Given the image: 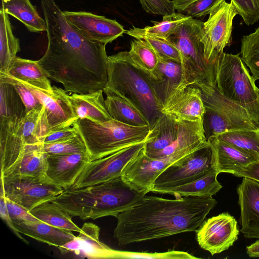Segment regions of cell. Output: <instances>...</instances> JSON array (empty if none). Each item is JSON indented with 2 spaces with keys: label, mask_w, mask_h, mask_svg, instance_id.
I'll return each mask as SVG.
<instances>
[{
  "label": "cell",
  "mask_w": 259,
  "mask_h": 259,
  "mask_svg": "<svg viewBox=\"0 0 259 259\" xmlns=\"http://www.w3.org/2000/svg\"><path fill=\"white\" fill-rule=\"evenodd\" d=\"M216 204L209 196L168 199L145 195L140 204L115 217L114 237L124 245L196 231Z\"/></svg>",
  "instance_id": "6da1fadb"
},
{
  "label": "cell",
  "mask_w": 259,
  "mask_h": 259,
  "mask_svg": "<svg viewBox=\"0 0 259 259\" xmlns=\"http://www.w3.org/2000/svg\"><path fill=\"white\" fill-rule=\"evenodd\" d=\"M106 44L85 37H66L49 42L37 60L47 76L66 92L86 94L103 90L107 82Z\"/></svg>",
  "instance_id": "7a4b0ae2"
},
{
  "label": "cell",
  "mask_w": 259,
  "mask_h": 259,
  "mask_svg": "<svg viewBox=\"0 0 259 259\" xmlns=\"http://www.w3.org/2000/svg\"><path fill=\"white\" fill-rule=\"evenodd\" d=\"M146 193L126 183L121 176L95 185L68 189L50 201L72 217L82 220L115 217L140 204Z\"/></svg>",
  "instance_id": "3957f363"
},
{
  "label": "cell",
  "mask_w": 259,
  "mask_h": 259,
  "mask_svg": "<svg viewBox=\"0 0 259 259\" xmlns=\"http://www.w3.org/2000/svg\"><path fill=\"white\" fill-rule=\"evenodd\" d=\"M106 94L118 95L135 105L148 121L150 129L162 114L149 77L130 60L127 51L108 56Z\"/></svg>",
  "instance_id": "277c9868"
},
{
  "label": "cell",
  "mask_w": 259,
  "mask_h": 259,
  "mask_svg": "<svg viewBox=\"0 0 259 259\" xmlns=\"http://www.w3.org/2000/svg\"><path fill=\"white\" fill-rule=\"evenodd\" d=\"M203 25L202 21L190 18L167 39L175 45L181 54L182 81L179 87L192 85L202 92L209 93L217 85V60L205 58L200 38Z\"/></svg>",
  "instance_id": "5b68a950"
},
{
  "label": "cell",
  "mask_w": 259,
  "mask_h": 259,
  "mask_svg": "<svg viewBox=\"0 0 259 259\" xmlns=\"http://www.w3.org/2000/svg\"><path fill=\"white\" fill-rule=\"evenodd\" d=\"M72 125L83 140L91 160L145 142L151 132L149 126H132L113 119L101 122L78 119Z\"/></svg>",
  "instance_id": "8992f818"
},
{
  "label": "cell",
  "mask_w": 259,
  "mask_h": 259,
  "mask_svg": "<svg viewBox=\"0 0 259 259\" xmlns=\"http://www.w3.org/2000/svg\"><path fill=\"white\" fill-rule=\"evenodd\" d=\"M249 73L239 54L224 52L216 63V83L219 92L226 98L240 105L250 119L259 125V88Z\"/></svg>",
  "instance_id": "52a82bcc"
},
{
  "label": "cell",
  "mask_w": 259,
  "mask_h": 259,
  "mask_svg": "<svg viewBox=\"0 0 259 259\" xmlns=\"http://www.w3.org/2000/svg\"><path fill=\"white\" fill-rule=\"evenodd\" d=\"M201 95L205 107L202 120L206 140L229 131L259 127L250 119L246 110L224 96L217 85L212 92H201Z\"/></svg>",
  "instance_id": "ba28073f"
},
{
  "label": "cell",
  "mask_w": 259,
  "mask_h": 259,
  "mask_svg": "<svg viewBox=\"0 0 259 259\" xmlns=\"http://www.w3.org/2000/svg\"><path fill=\"white\" fill-rule=\"evenodd\" d=\"M215 170L214 151L207 141L166 168L155 181L151 192L191 182Z\"/></svg>",
  "instance_id": "9c48e42d"
},
{
  "label": "cell",
  "mask_w": 259,
  "mask_h": 259,
  "mask_svg": "<svg viewBox=\"0 0 259 259\" xmlns=\"http://www.w3.org/2000/svg\"><path fill=\"white\" fill-rule=\"evenodd\" d=\"M63 190L46 177L1 176L0 193L29 211L42 203L51 201Z\"/></svg>",
  "instance_id": "30bf717a"
},
{
  "label": "cell",
  "mask_w": 259,
  "mask_h": 259,
  "mask_svg": "<svg viewBox=\"0 0 259 259\" xmlns=\"http://www.w3.org/2000/svg\"><path fill=\"white\" fill-rule=\"evenodd\" d=\"M207 141L197 143L168 156L152 158L144 153V148L123 169L122 178L139 191L151 192L157 178L170 165L200 148Z\"/></svg>",
  "instance_id": "8fae6325"
},
{
  "label": "cell",
  "mask_w": 259,
  "mask_h": 259,
  "mask_svg": "<svg viewBox=\"0 0 259 259\" xmlns=\"http://www.w3.org/2000/svg\"><path fill=\"white\" fill-rule=\"evenodd\" d=\"M237 11L232 2L224 1L217 5L203 22L200 38L204 47L205 58L216 61L224 49L230 45L233 21Z\"/></svg>",
  "instance_id": "7c38bea8"
},
{
  "label": "cell",
  "mask_w": 259,
  "mask_h": 259,
  "mask_svg": "<svg viewBox=\"0 0 259 259\" xmlns=\"http://www.w3.org/2000/svg\"><path fill=\"white\" fill-rule=\"evenodd\" d=\"M145 142L91 160L86 164L69 189H75L91 186L120 177L127 163L137 156L144 147Z\"/></svg>",
  "instance_id": "4fadbf2b"
},
{
  "label": "cell",
  "mask_w": 259,
  "mask_h": 259,
  "mask_svg": "<svg viewBox=\"0 0 259 259\" xmlns=\"http://www.w3.org/2000/svg\"><path fill=\"white\" fill-rule=\"evenodd\" d=\"M196 232L199 245L212 255L232 246L239 234L236 220L228 212L204 221Z\"/></svg>",
  "instance_id": "5bb4252c"
},
{
  "label": "cell",
  "mask_w": 259,
  "mask_h": 259,
  "mask_svg": "<svg viewBox=\"0 0 259 259\" xmlns=\"http://www.w3.org/2000/svg\"><path fill=\"white\" fill-rule=\"evenodd\" d=\"M21 81L34 94L42 105L43 116L48 133L57 128L71 126L78 119L70 102L69 95L64 90L53 86L52 92H50Z\"/></svg>",
  "instance_id": "9a60e30c"
},
{
  "label": "cell",
  "mask_w": 259,
  "mask_h": 259,
  "mask_svg": "<svg viewBox=\"0 0 259 259\" xmlns=\"http://www.w3.org/2000/svg\"><path fill=\"white\" fill-rule=\"evenodd\" d=\"M67 21L83 36L107 44L122 35L125 30L115 20L87 12L63 11Z\"/></svg>",
  "instance_id": "2e32d148"
},
{
  "label": "cell",
  "mask_w": 259,
  "mask_h": 259,
  "mask_svg": "<svg viewBox=\"0 0 259 259\" xmlns=\"http://www.w3.org/2000/svg\"><path fill=\"white\" fill-rule=\"evenodd\" d=\"M162 112L185 120H202L205 107L201 90L189 85L178 87L166 99Z\"/></svg>",
  "instance_id": "e0dca14e"
},
{
  "label": "cell",
  "mask_w": 259,
  "mask_h": 259,
  "mask_svg": "<svg viewBox=\"0 0 259 259\" xmlns=\"http://www.w3.org/2000/svg\"><path fill=\"white\" fill-rule=\"evenodd\" d=\"M46 178L51 183L69 189L86 164L91 161L87 152L47 154Z\"/></svg>",
  "instance_id": "ac0fdd59"
},
{
  "label": "cell",
  "mask_w": 259,
  "mask_h": 259,
  "mask_svg": "<svg viewBox=\"0 0 259 259\" xmlns=\"http://www.w3.org/2000/svg\"><path fill=\"white\" fill-rule=\"evenodd\" d=\"M237 192L241 211L240 231L245 238L259 239V182L243 178Z\"/></svg>",
  "instance_id": "d6986e66"
},
{
  "label": "cell",
  "mask_w": 259,
  "mask_h": 259,
  "mask_svg": "<svg viewBox=\"0 0 259 259\" xmlns=\"http://www.w3.org/2000/svg\"><path fill=\"white\" fill-rule=\"evenodd\" d=\"M20 118L14 116L0 119V162L2 176L17 162L29 146L26 144L18 128Z\"/></svg>",
  "instance_id": "ffe728a7"
},
{
  "label": "cell",
  "mask_w": 259,
  "mask_h": 259,
  "mask_svg": "<svg viewBox=\"0 0 259 259\" xmlns=\"http://www.w3.org/2000/svg\"><path fill=\"white\" fill-rule=\"evenodd\" d=\"M100 229L92 223H84L77 236L58 248L62 253L75 252L94 258H114L115 250L99 240Z\"/></svg>",
  "instance_id": "44dd1931"
},
{
  "label": "cell",
  "mask_w": 259,
  "mask_h": 259,
  "mask_svg": "<svg viewBox=\"0 0 259 259\" xmlns=\"http://www.w3.org/2000/svg\"><path fill=\"white\" fill-rule=\"evenodd\" d=\"M180 131V119L163 113L151 128L145 142L144 153L147 156L174 144Z\"/></svg>",
  "instance_id": "7402d4cb"
},
{
  "label": "cell",
  "mask_w": 259,
  "mask_h": 259,
  "mask_svg": "<svg viewBox=\"0 0 259 259\" xmlns=\"http://www.w3.org/2000/svg\"><path fill=\"white\" fill-rule=\"evenodd\" d=\"M12 222L15 229L20 233L57 247L76 237L72 231L56 228L42 222L17 220Z\"/></svg>",
  "instance_id": "603a6c76"
},
{
  "label": "cell",
  "mask_w": 259,
  "mask_h": 259,
  "mask_svg": "<svg viewBox=\"0 0 259 259\" xmlns=\"http://www.w3.org/2000/svg\"><path fill=\"white\" fill-rule=\"evenodd\" d=\"M159 60L154 76L149 79L157 99L163 106L166 99L181 83L182 69L181 63L160 56Z\"/></svg>",
  "instance_id": "cb8c5ba5"
},
{
  "label": "cell",
  "mask_w": 259,
  "mask_h": 259,
  "mask_svg": "<svg viewBox=\"0 0 259 259\" xmlns=\"http://www.w3.org/2000/svg\"><path fill=\"white\" fill-rule=\"evenodd\" d=\"M103 90L86 93H73L69 99L77 119L87 118L96 122L111 120L105 106Z\"/></svg>",
  "instance_id": "d4e9b609"
},
{
  "label": "cell",
  "mask_w": 259,
  "mask_h": 259,
  "mask_svg": "<svg viewBox=\"0 0 259 259\" xmlns=\"http://www.w3.org/2000/svg\"><path fill=\"white\" fill-rule=\"evenodd\" d=\"M207 141L213 150L216 168L219 174L227 172L232 174L238 168L257 161L250 155L213 136L209 138Z\"/></svg>",
  "instance_id": "484cf974"
},
{
  "label": "cell",
  "mask_w": 259,
  "mask_h": 259,
  "mask_svg": "<svg viewBox=\"0 0 259 259\" xmlns=\"http://www.w3.org/2000/svg\"><path fill=\"white\" fill-rule=\"evenodd\" d=\"M41 144L28 146L21 158L3 176L46 177L47 154L42 150Z\"/></svg>",
  "instance_id": "4316f807"
},
{
  "label": "cell",
  "mask_w": 259,
  "mask_h": 259,
  "mask_svg": "<svg viewBox=\"0 0 259 259\" xmlns=\"http://www.w3.org/2000/svg\"><path fill=\"white\" fill-rule=\"evenodd\" d=\"M6 74L38 89L53 91L49 77L37 61L16 57Z\"/></svg>",
  "instance_id": "83f0119b"
},
{
  "label": "cell",
  "mask_w": 259,
  "mask_h": 259,
  "mask_svg": "<svg viewBox=\"0 0 259 259\" xmlns=\"http://www.w3.org/2000/svg\"><path fill=\"white\" fill-rule=\"evenodd\" d=\"M219 174L215 170L191 182L177 187L159 189L154 193L171 194L176 198L190 196L212 197L223 187L217 181Z\"/></svg>",
  "instance_id": "f1b7e54d"
},
{
  "label": "cell",
  "mask_w": 259,
  "mask_h": 259,
  "mask_svg": "<svg viewBox=\"0 0 259 259\" xmlns=\"http://www.w3.org/2000/svg\"><path fill=\"white\" fill-rule=\"evenodd\" d=\"M105 102L112 119L130 125L150 127L142 113L123 98L115 94H108Z\"/></svg>",
  "instance_id": "f546056e"
},
{
  "label": "cell",
  "mask_w": 259,
  "mask_h": 259,
  "mask_svg": "<svg viewBox=\"0 0 259 259\" xmlns=\"http://www.w3.org/2000/svg\"><path fill=\"white\" fill-rule=\"evenodd\" d=\"M191 17L176 12L163 16L160 22H153L152 26L140 28L133 26L125 33L137 39L146 37L167 39L173 34L176 30L186 20Z\"/></svg>",
  "instance_id": "4dcf8cb0"
},
{
  "label": "cell",
  "mask_w": 259,
  "mask_h": 259,
  "mask_svg": "<svg viewBox=\"0 0 259 259\" xmlns=\"http://www.w3.org/2000/svg\"><path fill=\"white\" fill-rule=\"evenodd\" d=\"M2 8L5 12L21 21L30 32L46 31L45 19L38 14L35 6L29 0H11L2 2Z\"/></svg>",
  "instance_id": "1f68e13d"
},
{
  "label": "cell",
  "mask_w": 259,
  "mask_h": 259,
  "mask_svg": "<svg viewBox=\"0 0 259 259\" xmlns=\"http://www.w3.org/2000/svg\"><path fill=\"white\" fill-rule=\"evenodd\" d=\"M20 51L19 39L13 34L8 14L2 7L0 11V73H7Z\"/></svg>",
  "instance_id": "d6a6232c"
},
{
  "label": "cell",
  "mask_w": 259,
  "mask_h": 259,
  "mask_svg": "<svg viewBox=\"0 0 259 259\" xmlns=\"http://www.w3.org/2000/svg\"><path fill=\"white\" fill-rule=\"evenodd\" d=\"M130 60L149 78H153L159 63V56L151 45L144 39H133L127 52Z\"/></svg>",
  "instance_id": "836d02e7"
},
{
  "label": "cell",
  "mask_w": 259,
  "mask_h": 259,
  "mask_svg": "<svg viewBox=\"0 0 259 259\" xmlns=\"http://www.w3.org/2000/svg\"><path fill=\"white\" fill-rule=\"evenodd\" d=\"M29 211L40 221L55 227L78 233L80 231L68 212L50 201L38 205Z\"/></svg>",
  "instance_id": "e575fe53"
},
{
  "label": "cell",
  "mask_w": 259,
  "mask_h": 259,
  "mask_svg": "<svg viewBox=\"0 0 259 259\" xmlns=\"http://www.w3.org/2000/svg\"><path fill=\"white\" fill-rule=\"evenodd\" d=\"M213 137L259 160V127L229 131Z\"/></svg>",
  "instance_id": "d590c367"
},
{
  "label": "cell",
  "mask_w": 259,
  "mask_h": 259,
  "mask_svg": "<svg viewBox=\"0 0 259 259\" xmlns=\"http://www.w3.org/2000/svg\"><path fill=\"white\" fill-rule=\"evenodd\" d=\"M0 119L14 116L21 117L25 110L21 107L19 95L13 86L0 79Z\"/></svg>",
  "instance_id": "8d00e7d4"
},
{
  "label": "cell",
  "mask_w": 259,
  "mask_h": 259,
  "mask_svg": "<svg viewBox=\"0 0 259 259\" xmlns=\"http://www.w3.org/2000/svg\"><path fill=\"white\" fill-rule=\"evenodd\" d=\"M241 59L255 80L259 79V27L241 39Z\"/></svg>",
  "instance_id": "74e56055"
},
{
  "label": "cell",
  "mask_w": 259,
  "mask_h": 259,
  "mask_svg": "<svg viewBox=\"0 0 259 259\" xmlns=\"http://www.w3.org/2000/svg\"><path fill=\"white\" fill-rule=\"evenodd\" d=\"M225 0H172L177 13L192 18H200L209 15L220 3Z\"/></svg>",
  "instance_id": "f35d334b"
},
{
  "label": "cell",
  "mask_w": 259,
  "mask_h": 259,
  "mask_svg": "<svg viewBox=\"0 0 259 259\" xmlns=\"http://www.w3.org/2000/svg\"><path fill=\"white\" fill-rule=\"evenodd\" d=\"M41 148L45 153L50 155L87 152L85 145L78 134L64 140L53 143H42Z\"/></svg>",
  "instance_id": "ab89813d"
},
{
  "label": "cell",
  "mask_w": 259,
  "mask_h": 259,
  "mask_svg": "<svg viewBox=\"0 0 259 259\" xmlns=\"http://www.w3.org/2000/svg\"><path fill=\"white\" fill-rule=\"evenodd\" d=\"M0 79L13 86L24 106L25 113L32 110L43 107L38 98L19 80L3 73H0Z\"/></svg>",
  "instance_id": "60d3db41"
},
{
  "label": "cell",
  "mask_w": 259,
  "mask_h": 259,
  "mask_svg": "<svg viewBox=\"0 0 259 259\" xmlns=\"http://www.w3.org/2000/svg\"><path fill=\"white\" fill-rule=\"evenodd\" d=\"M182 258L195 259L198 257L182 251L171 250L163 252H139L116 250L115 258Z\"/></svg>",
  "instance_id": "b9f144b4"
},
{
  "label": "cell",
  "mask_w": 259,
  "mask_h": 259,
  "mask_svg": "<svg viewBox=\"0 0 259 259\" xmlns=\"http://www.w3.org/2000/svg\"><path fill=\"white\" fill-rule=\"evenodd\" d=\"M238 14L248 26L259 20V0H231Z\"/></svg>",
  "instance_id": "7bdbcfd3"
},
{
  "label": "cell",
  "mask_w": 259,
  "mask_h": 259,
  "mask_svg": "<svg viewBox=\"0 0 259 259\" xmlns=\"http://www.w3.org/2000/svg\"><path fill=\"white\" fill-rule=\"evenodd\" d=\"M143 39L147 41L154 49L159 56L181 63L179 50L168 39L146 37Z\"/></svg>",
  "instance_id": "ee69618b"
},
{
  "label": "cell",
  "mask_w": 259,
  "mask_h": 259,
  "mask_svg": "<svg viewBox=\"0 0 259 259\" xmlns=\"http://www.w3.org/2000/svg\"><path fill=\"white\" fill-rule=\"evenodd\" d=\"M142 8L147 13L162 16L176 13L174 3L170 0H139Z\"/></svg>",
  "instance_id": "f6af8a7d"
},
{
  "label": "cell",
  "mask_w": 259,
  "mask_h": 259,
  "mask_svg": "<svg viewBox=\"0 0 259 259\" xmlns=\"http://www.w3.org/2000/svg\"><path fill=\"white\" fill-rule=\"evenodd\" d=\"M5 201L9 215L12 220L41 222L23 206L8 198H5Z\"/></svg>",
  "instance_id": "bcb514c9"
},
{
  "label": "cell",
  "mask_w": 259,
  "mask_h": 259,
  "mask_svg": "<svg viewBox=\"0 0 259 259\" xmlns=\"http://www.w3.org/2000/svg\"><path fill=\"white\" fill-rule=\"evenodd\" d=\"M78 134L73 126H66L52 130L42 138V143L56 142L73 137Z\"/></svg>",
  "instance_id": "7dc6e473"
},
{
  "label": "cell",
  "mask_w": 259,
  "mask_h": 259,
  "mask_svg": "<svg viewBox=\"0 0 259 259\" xmlns=\"http://www.w3.org/2000/svg\"><path fill=\"white\" fill-rule=\"evenodd\" d=\"M232 174L236 177L247 178L259 182V160L239 168Z\"/></svg>",
  "instance_id": "c3c4849f"
},
{
  "label": "cell",
  "mask_w": 259,
  "mask_h": 259,
  "mask_svg": "<svg viewBox=\"0 0 259 259\" xmlns=\"http://www.w3.org/2000/svg\"><path fill=\"white\" fill-rule=\"evenodd\" d=\"M0 215L2 219L5 222L8 226L13 231V232L21 239L23 240L26 243L28 244L27 241L20 235L15 228L12 220L10 218L6 206L5 197L3 194L0 193Z\"/></svg>",
  "instance_id": "681fc988"
},
{
  "label": "cell",
  "mask_w": 259,
  "mask_h": 259,
  "mask_svg": "<svg viewBox=\"0 0 259 259\" xmlns=\"http://www.w3.org/2000/svg\"><path fill=\"white\" fill-rule=\"evenodd\" d=\"M246 253L249 257H259V239L246 247Z\"/></svg>",
  "instance_id": "f907efd6"
},
{
  "label": "cell",
  "mask_w": 259,
  "mask_h": 259,
  "mask_svg": "<svg viewBox=\"0 0 259 259\" xmlns=\"http://www.w3.org/2000/svg\"><path fill=\"white\" fill-rule=\"evenodd\" d=\"M11 0H3L2 2H4V3H7L9 1H10Z\"/></svg>",
  "instance_id": "816d5d0a"
}]
</instances>
